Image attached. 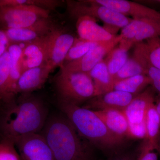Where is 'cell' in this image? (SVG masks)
Returning a JSON list of instances; mask_svg holds the SVG:
<instances>
[{"label":"cell","instance_id":"6da1fadb","mask_svg":"<svg viewBox=\"0 0 160 160\" xmlns=\"http://www.w3.org/2000/svg\"><path fill=\"white\" fill-rule=\"evenodd\" d=\"M30 94H21L17 101L7 104L0 126L3 138L14 143L21 137L40 133L43 129L48 118L46 106Z\"/></svg>","mask_w":160,"mask_h":160},{"label":"cell","instance_id":"7a4b0ae2","mask_svg":"<svg viewBox=\"0 0 160 160\" xmlns=\"http://www.w3.org/2000/svg\"><path fill=\"white\" fill-rule=\"evenodd\" d=\"M40 133L48 143L56 160H92L89 146L83 142L63 113L48 118Z\"/></svg>","mask_w":160,"mask_h":160},{"label":"cell","instance_id":"3957f363","mask_svg":"<svg viewBox=\"0 0 160 160\" xmlns=\"http://www.w3.org/2000/svg\"><path fill=\"white\" fill-rule=\"evenodd\" d=\"M59 106L80 135L99 149L112 152L122 143L124 140L112 134L93 110L60 99Z\"/></svg>","mask_w":160,"mask_h":160},{"label":"cell","instance_id":"277c9868","mask_svg":"<svg viewBox=\"0 0 160 160\" xmlns=\"http://www.w3.org/2000/svg\"><path fill=\"white\" fill-rule=\"evenodd\" d=\"M60 99L79 106L95 97L93 82L89 73L60 69L55 80Z\"/></svg>","mask_w":160,"mask_h":160},{"label":"cell","instance_id":"5b68a950","mask_svg":"<svg viewBox=\"0 0 160 160\" xmlns=\"http://www.w3.org/2000/svg\"><path fill=\"white\" fill-rule=\"evenodd\" d=\"M67 9L71 18L77 19L82 16L99 19L105 25L123 28L132 20L122 14L106 6L95 2L93 0L66 1Z\"/></svg>","mask_w":160,"mask_h":160},{"label":"cell","instance_id":"8992f818","mask_svg":"<svg viewBox=\"0 0 160 160\" xmlns=\"http://www.w3.org/2000/svg\"><path fill=\"white\" fill-rule=\"evenodd\" d=\"M50 11L33 6L0 7V29L24 28L49 18Z\"/></svg>","mask_w":160,"mask_h":160},{"label":"cell","instance_id":"52a82bcc","mask_svg":"<svg viewBox=\"0 0 160 160\" xmlns=\"http://www.w3.org/2000/svg\"><path fill=\"white\" fill-rule=\"evenodd\" d=\"M121 39V36L118 35L113 39L101 43L93 47L78 59L64 64L60 68L65 71L89 73L98 63L119 45Z\"/></svg>","mask_w":160,"mask_h":160},{"label":"cell","instance_id":"ba28073f","mask_svg":"<svg viewBox=\"0 0 160 160\" xmlns=\"http://www.w3.org/2000/svg\"><path fill=\"white\" fill-rule=\"evenodd\" d=\"M22 160H56L46 140L40 133L23 136L14 142Z\"/></svg>","mask_w":160,"mask_h":160},{"label":"cell","instance_id":"9c48e42d","mask_svg":"<svg viewBox=\"0 0 160 160\" xmlns=\"http://www.w3.org/2000/svg\"><path fill=\"white\" fill-rule=\"evenodd\" d=\"M52 32L43 37L26 43L23 47L20 60L22 73L28 69L46 65Z\"/></svg>","mask_w":160,"mask_h":160},{"label":"cell","instance_id":"30bf717a","mask_svg":"<svg viewBox=\"0 0 160 160\" xmlns=\"http://www.w3.org/2000/svg\"><path fill=\"white\" fill-rule=\"evenodd\" d=\"M76 38L70 33L57 27L51 33L48 59L46 65L52 70L64 64V60Z\"/></svg>","mask_w":160,"mask_h":160},{"label":"cell","instance_id":"8fae6325","mask_svg":"<svg viewBox=\"0 0 160 160\" xmlns=\"http://www.w3.org/2000/svg\"><path fill=\"white\" fill-rule=\"evenodd\" d=\"M57 27L49 18L38 20L27 27L3 30L11 44H19L30 42L47 35Z\"/></svg>","mask_w":160,"mask_h":160},{"label":"cell","instance_id":"7c38bea8","mask_svg":"<svg viewBox=\"0 0 160 160\" xmlns=\"http://www.w3.org/2000/svg\"><path fill=\"white\" fill-rule=\"evenodd\" d=\"M136 95L113 90L92 98L85 108L92 110L115 109L123 111Z\"/></svg>","mask_w":160,"mask_h":160},{"label":"cell","instance_id":"4fadbf2b","mask_svg":"<svg viewBox=\"0 0 160 160\" xmlns=\"http://www.w3.org/2000/svg\"><path fill=\"white\" fill-rule=\"evenodd\" d=\"M121 14L133 19H160V12L141 4L126 0H93Z\"/></svg>","mask_w":160,"mask_h":160},{"label":"cell","instance_id":"5bb4252c","mask_svg":"<svg viewBox=\"0 0 160 160\" xmlns=\"http://www.w3.org/2000/svg\"><path fill=\"white\" fill-rule=\"evenodd\" d=\"M53 71L46 65L34 67L23 72L18 82L17 94L30 93L42 88Z\"/></svg>","mask_w":160,"mask_h":160},{"label":"cell","instance_id":"9a60e30c","mask_svg":"<svg viewBox=\"0 0 160 160\" xmlns=\"http://www.w3.org/2000/svg\"><path fill=\"white\" fill-rule=\"evenodd\" d=\"M76 29L79 37L82 39L104 42L113 39L117 35L108 32L97 23L96 20L88 16H82L77 19Z\"/></svg>","mask_w":160,"mask_h":160},{"label":"cell","instance_id":"2e32d148","mask_svg":"<svg viewBox=\"0 0 160 160\" xmlns=\"http://www.w3.org/2000/svg\"><path fill=\"white\" fill-rule=\"evenodd\" d=\"M112 134L122 139L131 138L129 124L123 111L115 109L93 110Z\"/></svg>","mask_w":160,"mask_h":160},{"label":"cell","instance_id":"e0dca14e","mask_svg":"<svg viewBox=\"0 0 160 160\" xmlns=\"http://www.w3.org/2000/svg\"><path fill=\"white\" fill-rule=\"evenodd\" d=\"M152 103H154V97L150 89H147L136 95L123 111L129 124L144 122L147 109Z\"/></svg>","mask_w":160,"mask_h":160},{"label":"cell","instance_id":"ac0fdd59","mask_svg":"<svg viewBox=\"0 0 160 160\" xmlns=\"http://www.w3.org/2000/svg\"><path fill=\"white\" fill-rule=\"evenodd\" d=\"M22 48L19 44H11L8 49L10 56V72L8 86H7V96L8 103L14 100L17 95V87L18 82L22 72L21 69V60Z\"/></svg>","mask_w":160,"mask_h":160},{"label":"cell","instance_id":"d6986e66","mask_svg":"<svg viewBox=\"0 0 160 160\" xmlns=\"http://www.w3.org/2000/svg\"><path fill=\"white\" fill-rule=\"evenodd\" d=\"M146 136L142 146L152 150L158 149L160 130V117L154 103H152L146 111L145 118Z\"/></svg>","mask_w":160,"mask_h":160},{"label":"cell","instance_id":"ffe728a7","mask_svg":"<svg viewBox=\"0 0 160 160\" xmlns=\"http://www.w3.org/2000/svg\"><path fill=\"white\" fill-rule=\"evenodd\" d=\"M130 23L136 33L133 46L149 39L160 38V19H132Z\"/></svg>","mask_w":160,"mask_h":160},{"label":"cell","instance_id":"44dd1931","mask_svg":"<svg viewBox=\"0 0 160 160\" xmlns=\"http://www.w3.org/2000/svg\"><path fill=\"white\" fill-rule=\"evenodd\" d=\"M89 73L93 82L95 97L114 90V82L104 59L98 63Z\"/></svg>","mask_w":160,"mask_h":160},{"label":"cell","instance_id":"7402d4cb","mask_svg":"<svg viewBox=\"0 0 160 160\" xmlns=\"http://www.w3.org/2000/svg\"><path fill=\"white\" fill-rule=\"evenodd\" d=\"M149 85H151V82L147 75H138L115 82L114 90L137 95L142 92Z\"/></svg>","mask_w":160,"mask_h":160},{"label":"cell","instance_id":"603a6c76","mask_svg":"<svg viewBox=\"0 0 160 160\" xmlns=\"http://www.w3.org/2000/svg\"><path fill=\"white\" fill-rule=\"evenodd\" d=\"M146 74V71L137 55L133 52L132 56L129 58L125 65L113 78L114 82L135 76Z\"/></svg>","mask_w":160,"mask_h":160},{"label":"cell","instance_id":"cb8c5ba5","mask_svg":"<svg viewBox=\"0 0 160 160\" xmlns=\"http://www.w3.org/2000/svg\"><path fill=\"white\" fill-rule=\"evenodd\" d=\"M106 56L104 61L108 71L113 79L115 75L125 65L129 58L128 51L118 46L112 49Z\"/></svg>","mask_w":160,"mask_h":160},{"label":"cell","instance_id":"d4e9b609","mask_svg":"<svg viewBox=\"0 0 160 160\" xmlns=\"http://www.w3.org/2000/svg\"><path fill=\"white\" fill-rule=\"evenodd\" d=\"M102 42H90L76 38L74 43L66 55L64 64L78 59L85 55L93 47Z\"/></svg>","mask_w":160,"mask_h":160},{"label":"cell","instance_id":"484cf974","mask_svg":"<svg viewBox=\"0 0 160 160\" xmlns=\"http://www.w3.org/2000/svg\"><path fill=\"white\" fill-rule=\"evenodd\" d=\"M10 59L9 52L0 57V100L8 103L7 86L10 72Z\"/></svg>","mask_w":160,"mask_h":160},{"label":"cell","instance_id":"4316f807","mask_svg":"<svg viewBox=\"0 0 160 160\" xmlns=\"http://www.w3.org/2000/svg\"><path fill=\"white\" fill-rule=\"evenodd\" d=\"M145 43L149 62L160 69V38L149 39Z\"/></svg>","mask_w":160,"mask_h":160},{"label":"cell","instance_id":"83f0119b","mask_svg":"<svg viewBox=\"0 0 160 160\" xmlns=\"http://www.w3.org/2000/svg\"><path fill=\"white\" fill-rule=\"evenodd\" d=\"M15 146L12 141L2 138L0 142V160H21Z\"/></svg>","mask_w":160,"mask_h":160},{"label":"cell","instance_id":"f1b7e54d","mask_svg":"<svg viewBox=\"0 0 160 160\" xmlns=\"http://www.w3.org/2000/svg\"><path fill=\"white\" fill-rule=\"evenodd\" d=\"M145 66L146 75L150 79L151 85L160 93V69L152 66L149 60Z\"/></svg>","mask_w":160,"mask_h":160},{"label":"cell","instance_id":"f546056e","mask_svg":"<svg viewBox=\"0 0 160 160\" xmlns=\"http://www.w3.org/2000/svg\"><path fill=\"white\" fill-rule=\"evenodd\" d=\"M129 127L132 138H145L146 136L145 122L139 124H129Z\"/></svg>","mask_w":160,"mask_h":160},{"label":"cell","instance_id":"4dcf8cb0","mask_svg":"<svg viewBox=\"0 0 160 160\" xmlns=\"http://www.w3.org/2000/svg\"><path fill=\"white\" fill-rule=\"evenodd\" d=\"M154 151L142 146L136 160H158L157 153Z\"/></svg>","mask_w":160,"mask_h":160},{"label":"cell","instance_id":"1f68e13d","mask_svg":"<svg viewBox=\"0 0 160 160\" xmlns=\"http://www.w3.org/2000/svg\"><path fill=\"white\" fill-rule=\"evenodd\" d=\"M11 44L5 32L0 29V57L8 51Z\"/></svg>","mask_w":160,"mask_h":160},{"label":"cell","instance_id":"d6a6232c","mask_svg":"<svg viewBox=\"0 0 160 160\" xmlns=\"http://www.w3.org/2000/svg\"><path fill=\"white\" fill-rule=\"evenodd\" d=\"M135 156L130 153L116 155L108 160H136Z\"/></svg>","mask_w":160,"mask_h":160},{"label":"cell","instance_id":"836d02e7","mask_svg":"<svg viewBox=\"0 0 160 160\" xmlns=\"http://www.w3.org/2000/svg\"><path fill=\"white\" fill-rule=\"evenodd\" d=\"M155 105L156 109L160 117V98L158 101L156 105L155 104Z\"/></svg>","mask_w":160,"mask_h":160},{"label":"cell","instance_id":"e575fe53","mask_svg":"<svg viewBox=\"0 0 160 160\" xmlns=\"http://www.w3.org/2000/svg\"><path fill=\"white\" fill-rule=\"evenodd\" d=\"M158 149H159V152H160V143H159V146H158Z\"/></svg>","mask_w":160,"mask_h":160},{"label":"cell","instance_id":"d590c367","mask_svg":"<svg viewBox=\"0 0 160 160\" xmlns=\"http://www.w3.org/2000/svg\"><path fill=\"white\" fill-rule=\"evenodd\" d=\"M158 2L160 3V0L159 1H158Z\"/></svg>","mask_w":160,"mask_h":160}]
</instances>
